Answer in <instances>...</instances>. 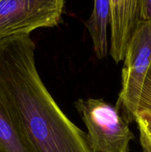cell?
<instances>
[{
    "label": "cell",
    "mask_w": 151,
    "mask_h": 152,
    "mask_svg": "<svg viewBox=\"0 0 151 152\" xmlns=\"http://www.w3.org/2000/svg\"><path fill=\"white\" fill-rule=\"evenodd\" d=\"M0 92L34 152H91L43 83L30 35L0 42Z\"/></svg>",
    "instance_id": "6da1fadb"
},
{
    "label": "cell",
    "mask_w": 151,
    "mask_h": 152,
    "mask_svg": "<svg viewBox=\"0 0 151 152\" xmlns=\"http://www.w3.org/2000/svg\"><path fill=\"white\" fill-rule=\"evenodd\" d=\"M75 108L87 129L91 152H130L135 136L116 106L103 99L79 98Z\"/></svg>",
    "instance_id": "7a4b0ae2"
},
{
    "label": "cell",
    "mask_w": 151,
    "mask_h": 152,
    "mask_svg": "<svg viewBox=\"0 0 151 152\" xmlns=\"http://www.w3.org/2000/svg\"><path fill=\"white\" fill-rule=\"evenodd\" d=\"M124 61L115 106L131 123L136 121L141 91L151 64V20L139 22L127 44Z\"/></svg>",
    "instance_id": "3957f363"
},
{
    "label": "cell",
    "mask_w": 151,
    "mask_h": 152,
    "mask_svg": "<svg viewBox=\"0 0 151 152\" xmlns=\"http://www.w3.org/2000/svg\"><path fill=\"white\" fill-rule=\"evenodd\" d=\"M65 0H0V42L57 26Z\"/></svg>",
    "instance_id": "277c9868"
},
{
    "label": "cell",
    "mask_w": 151,
    "mask_h": 152,
    "mask_svg": "<svg viewBox=\"0 0 151 152\" xmlns=\"http://www.w3.org/2000/svg\"><path fill=\"white\" fill-rule=\"evenodd\" d=\"M110 55L115 63L124 59L127 44L139 21V0H110Z\"/></svg>",
    "instance_id": "5b68a950"
},
{
    "label": "cell",
    "mask_w": 151,
    "mask_h": 152,
    "mask_svg": "<svg viewBox=\"0 0 151 152\" xmlns=\"http://www.w3.org/2000/svg\"><path fill=\"white\" fill-rule=\"evenodd\" d=\"M0 152H34L1 92Z\"/></svg>",
    "instance_id": "8992f818"
},
{
    "label": "cell",
    "mask_w": 151,
    "mask_h": 152,
    "mask_svg": "<svg viewBox=\"0 0 151 152\" xmlns=\"http://www.w3.org/2000/svg\"><path fill=\"white\" fill-rule=\"evenodd\" d=\"M110 19V0H94L93 11L85 25L92 39L95 54L99 59L106 57L108 53L107 27Z\"/></svg>",
    "instance_id": "52a82bcc"
},
{
    "label": "cell",
    "mask_w": 151,
    "mask_h": 152,
    "mask_svg": "<svg viewBox=\"0 0 151 152\" xmlns=\"http://www.w3.org/2000/svg\"><path fill=\"white\" fill-rule=\"evenodd\" d=\"M147 114L151 117V64L144 80L137 107V114Z\"/></svg>",
    "instance_id": "ba28073f"
},
{
    "label": "cell",
    "mask_w": 151,
    "mask_h": 152,
    "mask_svg": "<svg viewBox=\"0 0 151 152\" xmlns=\"http://www.w3.org/2000/svg\"><path fill=\"white\" fill-rule=\"evenodd\" d=\"M139 138L143 152H151V117L147 114H137L136 118Z\"/></svg>",
    "instance_id": "9c48e42d"
},
{
    "label": "cell",
    "mask_w": 151,
    "mask_h": 152,
    "mask_svg": "<svg viewBox=\"0 0 151 152\" xmlns=\"http://www.w3.org/2000/svg\"><path fill=\"white\" fill-rule=\"evenodd\" d=\"M151 20V0H139V21Z\"/></svg>",
    "instance_id": "30bf717a"
}]
</instances>
